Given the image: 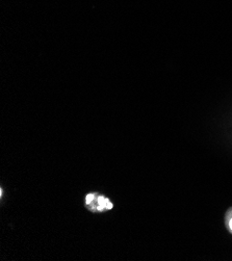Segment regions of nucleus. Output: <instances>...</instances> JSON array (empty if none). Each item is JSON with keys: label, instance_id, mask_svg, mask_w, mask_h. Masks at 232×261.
<instances>
[{"label": "nucleus", "instance_id": "f257e3e1", "mask_svg": "<svg viewBox=\"0 0 232 261\" xmlns=\"http://www.w3.org/2000/svg\"><path fill=\"white\" fill-rule=\"evenodd\" d=\"M91 202H96V205L92 206V208H94L93 211H98V212L110 211L114 206L113 203H111L109 199L102 197V196H97L96 194H89L87 196V204H89Z\"/></svg>", "mask_w": 232, "mask_h": 261}, {"label": "nucleus", "instance_id": "f03ea898", "mask_svg": "<svg viewBox=\"0 0 232 261\" xmlns=\"http://www.w3.org/2000/svg\"><path fill=\"white\" fill-rule=\"evenodd\" d=\"M228 226H229L230 231H232V217L230 218V220H229V222H228Z\"/></svg>", "mask_w": 232, "mask_h": 261}]
</instances>
